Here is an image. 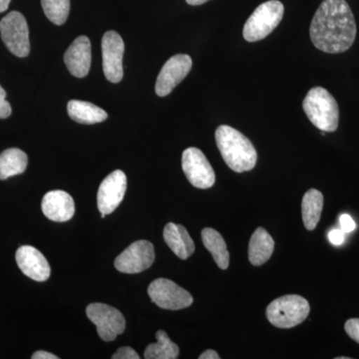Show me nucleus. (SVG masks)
Here are the masks:
<instances>
[{
    "label": "nucleus",
    "instance_id": "obj_1",
    "mask_svg": "<svg viewBox=\"0 0 359 359\" xmlns=\"http://www.w3.org/2000/svg\"><path fill=\"white\" fill-rule=\"evenodd\" d=\"M311 42L325 53L346 52L356 37V23L346 0H323L309 28Z\"/></svg>",
    "mask_w": 359,
    "mask_h": 359
},
{
    "label": "nucleus",
    "instance_id": "obj_2",
    "mask_svg": "<svg viewBox=\"0 0 359 359\" xmlns=\"http://www.w3.org/2000/svg\"><path fill=\"white\" fill-rule=\"evenodd\" d=\"M215 136L222 157L230 169L237 173L254 169L257 160L256 148L244 134L222 125L216 130Z\"/></svg>",
    "mask_w": 359,
    "mask_h": 359
},
{
    "label": "nucleus",
    "instance_id": "obj_3",
    "mask_svg": "<svg viewBox=\"0 0 359 359\" xmlns=\"http://www.w3.org/2000/svg\"><path fill=\"white\" fill-rule=\"evenodd\" d=\"M302 107L309 121L320 131L334 132L339 128V105L327 89L314 87L309 90Z\"/></svg>",
    "mask_w": 359,
    "mask_h": 359
},
{
    "label": "nucleus",
    "instance_id": "obj_4",
    "mask_svg": "<svg viewBox=\"0 0 359 359\" xmlns=\"http://www.w3.org/2000/svg\"><path fill=\"white\" fill-rule=\"evenodd\" d=\"M311 311L309 302L297 294L285 295L271 302L266 309V318L278 328H292L306 320Z\"/></svg>",
    "mask_w": 359,
    "mask_h": 359
},
{
    "label": "nucleus",
    "instance_id": "obj_5",
    "mask_svg": "<svg viewBox=\"0 0 359 359\" xmlns=\"http://www.w3.org/2000/svg\"><path fill=\"white\" fill-rule=\"evenodd\" d=\"M285 13V7L278 0H269L257 7L243 30L244 39L249 42L266 39L278 27Z\"/></svg>",
    "mask_w": 359,
    "mask_h": 359
},
{
    "label": "nucleus",
    "instance_id": "obj_6",
    "mask_svg": "<svg viewBox=\"0 0 359 359\" xmlns=\"http://www.w3.org/2000/svg\"><path fill=\"white\" fill-rule=\"evenodd\" d=\"M0 34L13 55L23 58L30 52L29 29L23 14L11 11L0 21Z\"/></svg>",
    "mask_w": 359,
    "mask_h": 359
},
{
    "label": "nucleus",
    "instance_id": "obj_7",
    "mask_svg": "<svg viewBox=\"0 0 359 359\" xmlns=\"http://www.w3.org/2000/svg\"><path fill=\"white\" fill-rule=\"evenodd\" d=\"M86 314L96 325L99 337L104 341H113L118 335L124 332L126 327V320L123 314L108 304L100 302L89 304Z\"/></svg>",
    "mask_w": 359,
    "mask_h": 359
},
{
    "label": "nucleus",
    "instance_id": "obj_8",
    "mask_svg": "<svg viewBox=\"0 0 359 359\" xmlns=\"http://www.w3.org/2000/svg\"><path fill=\"white\" fill-rule=\"evenodd\" d=\"M148 294L159 308L170 311L189 308L194 302L190 292L167 278H158L151 283Z\"/></svg>",
    "mask_w": 359,
    "mask_h": 359
},
{
    "label": "nucleus",
    "instance_id": "obj_9",
    "mask_svg": "<svg viewBox=\"0 0 359 359\" xmlns=\"http://www.w3.org/2000/svg\"><path fill=\"white\" fill-rule=\"evenodd\" d=\"M182 168L188 181L196 188L209 189L216 182L214 169L200 149L191 147L184 151Z\"/></svg>",
    "mask_w": 359,
    "mask_h": 359
},
{
    "label": "nucleus",
    "instance_id": "obj_10",
    "mask_svg": "<svg viewBox=\"0 0 359 359\" xmlns=\"http://www.w3.org/2000/svg\"><path fill=\"white\" fill-rule=\"evenodd\" d=\"M155 250L148 241H137L116 257L115 268L124 273H139L152 266Z\"/></svg>",
    "mask_w": 359,
    "mask_h": 359
},
{
    "label": "nucleus",
    "instance_id": "obj_11",
    "mask_svg": "<svg viewBox=\"0 0 359 359\" xmlns=\"http://www.w3.org/2000/svg\"><path fill=\"white\" fill-rule=\"evenodd\" d=\"M193 61L187 54H177L165 63L158 75L155 91L159 97L169 95L192 69Z\"/></svg>",
    "mask_w": 359,
    "mask_h": 359
},
{
    "label": "nucleus",
    "instance_id": "obj_12",
    "mask_svg": "<svg viewBox=\"0 0 359 359\" xmlns=\"http://www.w3.org/2000/svg\"><path fill=\"white\" fill-rule=\"evenodd\" d=\"M125 44L116 32H107L102 39L103 71L106 79L112 83H119L123 79V55Z\"/></svg>",
    "mask_w": 359,
    "mask_h": 359
},
{
    "label": "nucleus",
    "instance_id": "obj_13",
    "mask_svg": "<svg viewBox=\"0 0 359 359\" xmlns=\"http://www.w3.org/2000/svg\"><path fill=\"white\" fill-rule=\"evenodd\" d=\"M127 177L121 170H116L103 180L97 194V205L101 214L109 215L124 199Z\"/></svg>",
    "mask_w": 359,
    "mask_h": 359
},
{
    "label": "nucleus",
    "instance_id": "obj_14",
    "mask_svg": "<svg viewBox=\"0 0 359 359\" xmlns=\"http://www.w3.org/2000/svg\"><path fill=\"white\" fill-rule=\"evenodd\" d=\"M20 271L35 282H45L50 276L51 269L46 257L32 245H22L15 255Z\"/></svg>",
    "mask_w": 359,
    "mask_h": 359
},
{
    "label": "nucleus",
    "instance_id": "obj_15",
    "mask_svg": "<svg viewBox=\"0 0 359 359\" xmlns=\"http://www.w3.org/2000/svg\"><path fill=\"white\" fill-rule=\"evenodd\" d=\"M91 42L87 36L77 37L65 54V62L73 76H87L91 67Z\"/></svg>",
    "mask_w": 359,
    "mask_h": 359
},
{
    "label": "nucleus",
    "instance_id": "obj_16",
    "mask_svg": "<svg viewBox=\"0 0 359 359\" xmlns=\"http://www.w3.org/2000/svg\"><path fill=\"white\" fill-rule=\"evenodd\" d=\"M41 209L44 216L51 221L67 222L74 216V200L65 191H50L45 194Z\"/></svg>",
    "mask_w": 359,
    "mask_h": 359
},
{
    "label": "nucleus",
    "instance_id": "obj_17",
    "mask_svg": "<svg viewBox=\"0 0 359 359\" xmlns=\"http://www.w3.org/2000/svg\"><path fill=\"white\" fill-rule=\"evenodd\" d=\"M163 236L168 247L180 259H187L195 252V244L185 226L169 223L165 226Z\"/></svg>",
    "mask_w": 359,
    "mask_h": 359
},
{
    "label": "nucleus",
    "instance_id": "obj_18",
    "mask_svg": "<svg viewBox=\"0 0 359 359\" xmlns=\"http://www.w3.org/2000/svg\"><path fill=\"white\" fill-rule=\"evenodd\" d=\"M275 250V241L264 228H257L252 233L249 244V259L255 266L269 261Z\"/></svg>",
    "mask_w": 359,
    "mask_h": 359
},
{
    "label": "nucleus",
    "instance_id": "obj_19",
    "mask_svg": "<svg viewBox=\"0 0 359 359\" xmlns=\"http://www.w3.org/2000/svg\"><path fill=\"white\" fill-rule=\"evenodd\" d=\"M67 111L71 119L80 124H96V123L105 121L108 118L106 111L86 101H69Z\"/></svg>",
    "mask_w": 359,
    "mask_h": 359
},
{
    "label": "nucleus",
    "instance_id": "obj_20",
    "mask_svg": "<svg viewBox=\"0 0 359 359\" xmlns=\"http://www.w3.org/2000/svg\"><path fill=\"white\" fill-rule=\"evenodd\" d=\"M323 208V195L316 189L304 194L302 202V221L306 230L313 231L320 223Z\"/></svg>",
    "mask_w": 359,
    "mask_h": 359
},
{
    "label": "nucleus",
    "instance_id": "obj_21",
    "mask_svg": "<svg viewBox=\"0 0 359 359\" xmlns=\"http://www.w3.org/2000/svg\"><path fill=\"white\" fill-rule=\"evenodd\" d=\"M202 240L205 249L211 252L214 261L219 269H226L230 264V254L226 249V242L218 231L205 228L202 231Z\"/></svg>",
    "mask_w": 359,
    "mask_h": 359
},
{
    "label": "nucleus",
    "instance_id": "obj_22",
    "mask_svg": "<svg viewBox=\"0 0 359 359\" xmlns=\"http://www.w3.org/2000/svg\"><path fill=\"white\" fill-rule=\"evenodd\" d=\"M27 155L18 148L7 149L0 154V180L25 173L27 168Z\"/></svg>",
    "mask_w": 359,
    "mask_h": 359
},
{
    "label": "nucleus",
    "instance_id": "obj_23",
    "mask_svg": "<svg viewBox=\"0 0 359 359\" xmlns=\"http://www.w3.org/2000/svg\"><path fill=\"white\" fill-rule=\"evenodd\" d=\"M157 342L149 344L145 349L144 358L146 359H177L180 351L176 344L172 342L166 332L159 330L156 334Z\"/></svg>",
    "mask_w": 359,
    "mask_h": 359
},
{
    "label": "nucleus",
    "instance_id": "obj_24",
    "mask_svg": "<svg viewBox=\"0 0 359 359\" xmlns=\"http://www.w3.org/2000/svg\"><path fill=\"white\" fill-rule=\"evenodd\" d=\"M46 18L56 25H65L70 13V0H41Z\"/></svg>",
    "mask_w": 359,
    "mask_h": 359
},
{
    "label": "nucleus",
    "instance_id": "obj_25",
    "mask_svg": "<svg viewBox=\"0 0 359 359\" xmlns=\"http://www.w3.org/2000/svg\"><path fill=\"white\" fill-rule=\"evenodd\" d=\"M13 113L11 103L6 100V91L0 85V119H6Z\"/></svg>",
    "mask_w": 359,
    "mask_h": 359
},
{
    "label": "nucleus",
    "instance_id": "obj_26",
    "mask_svg": "<svg viewBox=\"0 0 359 359\" xmlns=\"http://www.w3.org/2000/svg\"><path fill=\"white\" fill-rule=\"evenodd\" d=\"M346 334L351 339L359 344V318H351L344 325Z\"/></svg>",
    "mask_w": 359,
    "mask_h": 359
},
{
    "label": "nucleus",
    "instance_id": "obj_27",
    "mask_svg": "<svg viewBox=\"0 0 359 359\" xmlns=\"http://www.w3.org/2000/svg\"><path fill=\"white\" fill-rule=\"evenodd\" d=\"M113 359H139L140 356L134 351L132 347L124 346L118 349L112 355Z\"/></svg>",
    "mask_w": 359,
    "mask_h": 359
},
{
    "label": "nucleus",
    "instance_id": "obj_28",
    "mask_svg": "<svg viewBox=\"0 0 359 359\" xmlns=\"http://www.w3.org/2000/svg\"><path fill=\"white\" fill-rule=\"evenodd\" d=\"M340 228L344 233H351L355 230L356 224L349 215L344 214L339 218Z\"/></svg>",
    "mask_w": 359,
    "mask_h": 359
},
{
    "label": "nucleus",
    "instance_id": "obj_29",
    "mask_svg": "<svg viewBox=\"0 0 359 359\" xmlns=\"http://www.w3.org/2000/svg\"><path fill=\"white\" fill-rule=\"evenodd\" d=\"M328 240L330 241L332 245H340L346 240V233L340 229H334L328 233Z\"/></svg>",
    "mask_w": 359,
    "mask_h": 359
},
{
    "label": "nucleus",
    "instance_id": "obj_30",
    "mask_svg": "<svg viewBox=\"0 0 359 359\" xmlns=\"http://www.w3.org/2000/svg\"><path fill=\"white\" fill-rule=\"evenodd\" d=\"M32 359H58V356L54 355L50 353H47V351H36V353H33L32 356Z\"/></svg>",
    "mask_w": 359,
    "mask_h": 359
},
{
    "label": "nucleus",
    "instance_id": "obj_31",
    "mask_svg": "<svg viewBox=\"0 0 359 359\" xmlns=\"http://www.w3.org/2000/svg\"><path fill=\"white\" fill-rule=\"evenodd\" d=\"M200 359H219V354L212 349H208L199 356Z\"/></svg>",
    "mask_w": 359,
    "mask_h": 359
},
{
    "label": "nucleus",
    "instance_id": "obj_32",
    "mask_svg": "<svg viewBox=\"0 0 359 359\" xmlns=\"http://www.w3.org/2000/svg\"><path fill=\"white\" fill-rule=\"evenodd\" d=\"M11 0H0V13L7 11Z\"/></svg>",
    "mask_w": 359,
    "mask_h": 359
},
{
    "label": "nucleus",
    "instance_id": "obj_33",
    "mask_svg": "<svg viewBox=\"0 0 359 359\" xmlns=\"http://www.w3.org/2000/svg\"><path fill=\"white\" fill-rule=\"evenodd\" d=\"M187 4H190V6H201V4H204L205 2L209 1V0H186Z\"/></svg>",
    "mask_w": 359,
    "mask_h": 359
},
{
    "label": "nucleus",
    "instance_id": "obj_34",
    "mask_svg": "<svg viewBox=\"0 0 359 359\" xmlns=\"http://www.w3.org/2000/svg\"><path fill=\"white\" fill-rule=\"evenodd\" d=\"M349 358H344V356H342V358H337V359H348Z\"/></svg>",
    "mask_w": 359,
    "mask_h": 359
}]
</instances>
